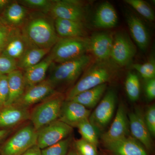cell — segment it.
Segmentation results:
<instances>
[{"mask_svg":"<svg viewBox=\"0 0 155 155\" xmlns=\"http://www.w3.org/2000/svg\"><path fill=\"white\" fill-rule=\"evenodd\" d=\"M54 22L49 14L30 11L21 31L33 46L51 49L59 38Z\"/></svg>","mask_w":155,"mask_h":155,"instance_id":"cell-1","label":"cell"},{"mask_svg":"<svg viewBox=\"0 0 155 155\" xmlns=\"http://www.w3.org/2000/svg\"><path fill=\"white\" fill-rule=\"evenodd\" d=\"M117 67L109 60L97 61L90 65L80 79L67 92L65 101H70L82 92L106 83L115 75Z\"/></svg>","mask_w":155,"mask_h":155,"instance_id":"cell-2","label":"cell"},{"mask_svg":"<svg viewBox=\"0 0 155 155\" xmlns=\"http://www.w3.org/2000/svg\"><path fill=\"white\" fill-rule=\"evenodd\" d=\"M92 58L87 54L72 61L59 64L51 69L46 79L54 89L74 83L91 64Z\"/></svg>","mask_w":155,"mask_h":155,"instance_id":"cell-3","label":"cell"},{"mask_svg":"<svg viewBox=\"0 0 155 155\" xmlns=\"http://www.w3.org/2000/svg\"><path fill=\"white\" fill-rule=\"evenodd\" d=\"M88 51L89 39L87 38H59L48 54L53 63L59 64L75 60Z\"/></svg>","mask_w":155,"mask_h":155,"instance_id":"cell-4","label":"cell"},{"mask_svg":"<svg viewBox=\"0 0 155 155\" xmlns=\"http://www.w3.org/2000/svg\"><path fill=\"white\" fill-rule=\"evenodd\" d=\"M64 101L63 95L56 92L34 108L29 119L35 130L38 131L58 120Z\"/></svg>","mask_w":155,"mask_h":155,"instance_id":"cell-5","label":"cell"},{"mask_svg":"<svg viewBox=\"0 0 155 155\" xmlns=\"http://www.w3.org/2000/svg\"><path fill=\"white\" fill-rule=\"evenodd\" d=\"M37 130L32 125L22 127L11 137L2 149V155H21L37 144Z\"/></svg>","mask_w":155,"mask_h":155,"instance_id":"cell-6","label":"cell"},{"mask_svg":"<svg viewBox=\"0 0 155 155\" xmlns=\"http://www.w3.org/2000/svg\"><path fill=\"white\" fill-rule=\"evenodd\" d=\"M54 19H68L83 23L86 19V11L82 2L74 0L53 1L49 12Z\"/></svg>","mask_w":155,"mask_h":155,"instance_id":"cell-7","label":"cell"},{"mask_svg":"<svg viewBox=\"0 0 155 155\" xmlns=\"http://www.w3.org/2000/svg\"><path fill=\"white\" fill-rule=\"evenodd\" d=\"M116 101V93L113 90H110L91 114L89 121L97 131L104 130L110 122L115 111Z\"/></svg>","mask_w":155,"mask_h":155,"instance_id":"cell-8","label":"cell"},{"mask_svg":"<svg viewBox=\"0 0 155 155\" xmlns=\"http://www.w3.org/2000/svg\"><path fill=\"white\" fill-rule=\"evenodd\" d=\"M72 130L73 127L56 120L38 130L37 145L44 149L67 138Z\"/></svg>","mask_w":155,"mask_h":155,"instance_id":"cell-9","label":"cell"},{"mask_svg":"<svg viewBox=\"0 0 155 155\" xmlns=\"http://www.w3.org/2000/svg\"><path fill=\"white\" fill-rule=\"evenodd\" d=\"M135 45L128 35L123 32L116 33L114 37L111 50V61L117 66L124 67L132 61L136 54Z\"/></svg>","mask_w":155,"mask_h":155,"instance_id":"cell-10","label":"cell"},{"mask_svg":"<svg viewBox=\"0 0 155 155\" xmlns=\"http://www.w3.org/2000/svg\"><path fill=\"white\" fill-rule=\"evenodd\" d=\"M55 92L54 87L45 79L25 88L22 95L13 104L28 109L30 106L42 101Z\"/></svg>","mask_w":155,"mask_h":155,"instance_id":"cell-11","label":"cell"},{"mask_svg":"<svg viewBox=\"0 0 155 155\" xmlns=\"http://www.w3.org/2000/svg\"><path fill=\"white\" fill-rule=\"evenodd\" d=\"M91 114V111L82 105L72 101H65L58 120L71 127H76L81 121L88 119Z\"/></svg>","mask_w":155,"mask_h":155,"instance_id":"cell-12","label":"cell"},{"mask_svg":"<svg viewBox=\"0 0 155 155\" xmlns=\"http://www.w3.org/2000/svg\"><path fill=\"white\" fill-rule=\"evenodd\" d=\"M128 122L125 108L120 104L109 130L103 134L102 140L105 145L120 140L127 137Z\"/></svg>","mask_w":155,"mask_h":155,"instance_id":"cell-13","label":"cell"},{"mask_svg":"<svg viewBox=\"0 0 155 155\" xmlns=\"http://www.w3.org/2000/svg\"><path fill=\"white\" fill-rule=\"evenodd\" d=\"M29 11L18 1H12L0 15V21L12 29L21 28Z\"/></svg>","mask_w":155,"mask_h":155,"instance_id":"cell-14","label":"cell"},{"mask_svg":"<svg viewBox=\"0 0 155 155\" xmlns=\"http://www.w3.org/2000/svg\"><path fill=\"white\" fill-rule=\"evenodd\" d=\"M89 39V51L97 61H107L110 59L114 37L109 32L94 34Z\"/></svg>","mask_w":155,"mask_h":155,"instance_id":"cell-15","label":"cell"},{"mask_svg":"<svg viewBox=\"0 0 155 155\" xmlns=\"http://www.w3.org/2000/svg\"><path fill=\"white\" fill-rule=\"evenodd\" d=\"M34 47L21 31V28L13 29L2 54L18 62L30 48Z\"/></svg>","mask_w":155,"mask_h":155,"instance_id":"cell-16","label":"cell"},{"mask_svg":"<svg viewBox=\"0 0 155 155\" xmlns=\"http://www.w3.org/2000/svg\"><path fill=\"white\" fill-rule=\"evenodd\" d=\"M128 118L130 131L134 138L140 142L147 149H151L153 145L151 135L140 111L131 112L128 115Z\"/></svg>","mask_w":155,"mask_h":155,"instance_id":"cell-17","label":"cell"},{"mask_svg":"<svg viewBox=\"0 0 155 155\" xmlns=\"http://www.w3.org/2000/svg\"><path fill=\"white\" fill-rule=\"evenodd\" d=\"M27 108L12 104L0 109V128H9L30 119Z\"/></svg>","mask_w":155,"mask_h":155,"instance_id":"cell-18","label":"cell"},{"mask_svg":"<svg viewBox=\"0 0 155 155\" xmlns=\"http://www.w3.org/2000/svg\"><path fill=\"white\" fill-rule=\"evenodd\" d=\"M105 146L114 155H148L141 145L130 137L108 143Z\"/></svg>","mask_w":155,"mask_h":155,"instance_id":"cell-19","label":"cell"},{"mask_svg":"<svg viewBox=\"0 0 155 155\" xmlns=\"http://www.w3.org/2000/svg\"><path fill=\"white\" fill-rule=\"evenodd\" d=\"M126 21L136 43L142 51H145L150 42L149 33L145 25L138 17L130 13L126 15Z\"/></svg>","mask_w":155,"mask_h":155,"instance_id":"cell-20","label":"cell"},{"mask_svg":"<svg viewBox=\"0 0 155 155\" xmlns=\"http://www.w3.org/2000/svg\"><path fill=\"white\" fill-rule=\"evenodd\" d=\"M56 33L59 38L85 37L86 31L84 23L60 18L54 19Z\"/></svg>","mask_w":155,"mask_h":155,"instance_id":"cell-21","label":"cell"},{"mask_svg":"<svg viewBox=\"0 0 155 155\" xmlns=\"http://www.w3.org/2000/svg\"><path fill=\"white\" fill-rule=\"evenodd\" d=\"M53 63L48 54L38 64L24 71L23 76L25 89L45 80L47 72Z\"/></svg>","mask_w":155,"mask_h":155,"instance_id":"cell-22","label":"cell"},{"mask_svg":"<svg viewBox=\"0 0 155 155\" xmlns=\"http://www.w3.org/2000/svg\"><path fill=\"white\" fill-rule=\"evenodd\" d=\"M118 22V15L114 7L110 3L106 2L97 9L93 24L97 28H109L115 27Z\"/></svg>","mask_w":155,"mask_h":155,"instance_id":"cell-23","label":"cell"},{"mask_svg":"<svg viewBox=\"0 0 155 155\" xmlns=\"http://www.w3.org/2000/svg\"><path fill=\"white\" fill-rule=\"evenodd\" d=\"M9 96L6 106L11 105L19 99L25 90L23 72L17 69L7 75Z\"/></svg>","mask_w":155,"mask_h":155,"instance_id":"cell-24","label":"cell"},{"mask_svg":"<svg viewBox=\"0 0 155 155\" xmlns=\"http://www.w3.org/2000/svg\"><path fill=\"white\" fill-rule=\"evenodd\" d=\"M107 87V84H103L81 93L70 101L78 103L87 109L94 107L104 94Z\"/></svg>","mask_w":155,"mask_h":155,"instance_id":"cell-25","label":"cell"},{"mask_svg":"<svg viewBox=\"0 0 155 155\" xmlns=\"http://www.w3.org/2000/svg\"><path fill=\"white\" fill-rule=\"evenodd\" d=\"M51 50L35 47L30 48L17 62L18 69L24 71L38 64L45 56L49 54Z\"/></svg>","mask_w":155,"mask_h":155,"instance_id":"cell-26","label":"cell"},{"mask_svg":"<svg viewBox=\"0 0 155 155\" xmlns=\"http://www.w3.org/2000/svg\"><path fill=\"white\" fill-rule=\"evenodd\" d=\"M125 88L128 98L132 101H136L139 98L140 92V82L137 75L129 72L126 77Z\"/></svg>","mask_w":155,"mask_h":155,"instance_id":"cell-27","label":"cell"},{"mask_svg":"<svg viewBox=\"0 0 155 155\" xmlns=\"http://www.w3.org/2000/svg\"><path fill=\"white\" fill-rule=\"evenodd\" d=\"M82 138L96 147L98 143L97 130L89 121L88 119L81 121L77 127Z\"/></svg>","mask_w":155,"mask_h":155,"instance_id":"cell-28","label":"cell"},{"mask_svg":"<svg viewBox=\"0 0 155 155\" xmlns=\"http://www.w3.org/2000/svg\"><path fill=\"white\" fill-rule=\"evenodd\" d=\"M124 2L146 19L150 21H154V12L146 2L143 0H125Z\"/></svg>","mask_w":155,"mask_h":155,"instance_id":"cell-29","label":"cell"},{"mask_svg":"<svg viewBox=\"0 0 155 155\" xmlns=\"http://www.w3.org/2000/svg\"><path fill=\"white\" fill-rule=\"evenodd\" d=\"M18 2L29 11L49 14L53 1L49 0H20Z\"/></svg>","mask_w":155,"mask_h":155,"instance_id":"cell-30","label":"cell"},{"mask_svg":"<svg viewBox=\"0 0 155 155\" xmlns=\"http://www.w3.org/2000/svg\"><path fill=\"white\" fill-rule=\"evenodd\" d=\"M71 137H68L41 150V155H67L71 143Z\"/></svg>","mask_w":155,"mask_h":155,"instance_id":"cell-31","label":"cell"},{"mask_svg":"<svg viewBox=\"0 0 155 155\" xmlns=\"http://www.w3.org/2000/svg\"><path fill=\"white\" fill-rule=\"evenodd\" d=\"M132 67L146 80L155 78V61L153 56L145 63L142 64H135Z\"/></svg>","mask_w":155,"mask_h":155,"instance_id":"cell-32","label":"cell"},{"mask_svg":"<svg viewBox=\"0 0 155 155\" xmlns=\"http://www.w3.org/2000/svg\"><path fill=\"white\" fill-rule=\"evenodd\" d=\"M18 69L17 62L4 55L0 54V74L8 75Z\"/></svg>","mask_w":155,"mask_h":155,"instance_id":"cell-33","label":"cell"},{"mask_svg":"<svg viewBox=\"0 0 155 155\" xmlns=\"http://www.w3.org/2000/svg\"><path fill=\"white\" fill-rule=\"evenodd\" d=\"M76 151L81 155H97L96 147L83 139L75 142Z\"/></svg>","mask_w":155,"mask_h":155,"instance_id":"cell-34","label":"cell"},{"mask_svg":"<svg viewBox=\"0 0 155 155\" xmlns=\"http://www.w3.org/2000/svg\"><path fill=\"white\" fill-rule=\"evenodd\" d=\"M8 96V76L0 74V109L5 106Z\"/></svg>","mask_w":155,"mask_h":155,"instance_id":"cell-35","label":"cell"},{"mask_svg":"<svg viewBox=\"0 0 155 155\" xmlns=\"http://www.w3.org/2000/svg\"><path fill=\"white\" fill-rule=\"evenodd\" d=\"M145 122L151 135H155V106L152 105L147 110L144 117Z\"/></svg>","mask_w":155,"mask_h":155,"instance_id":"cell-36","label":"cell"},{"mask_svg":"<svg viewBox=\"0 0 155 155\" xmlns=\"http://www.w3.org/2000/svg\"><path fill=\"white\" fill-rule=\"evenodd\" d=\"M13 29L0 21V54L2 52Z\"/></svg>","mask_w":155,"mask_h":155,"instance_id":"cell-37","label":"cell"},{"mask_svg":"<svg viewBox=\"0 0 155 155\" xmlns=\"http://www.w3.org/2000/svg\"><path fill=\"white\" fill-rule=\"evenodd\" d=\"M145 85V92L148 99L152 100L155 98V78L148 80Z\"/></svg>","mask_w":155,"mask_h":155,"instance_id":"cell-38","label":"cell"},{"mask_svg":"<svg viewBox=\"0 0 155 155\" xmlns=\"http://www.w3.org/2000/svg\"><path fill=\"white\" fill-rule=\"evenodd\" d=\"M21 155H41V150L37 145H35Z\"/></svg>","mask_w":155,"mask_h":155,"instance_id":"cell-39","label":"cell"},{"mask_svg":"<svg viewBox=\"0 0 155 155\" xmlns=\"http://www.w3.org/2000/svg\"><path fill=\"white\" fill-rule=\"evenodd\" d=\"M12 1L0 0V15Z\"/></svg>","mask_w":155,"mask_h":155,"instance_id":"cell-40","label":"cell"},{"mask_svg":"<svg viewBox=\"0 0 155 155\" xmlns=\"http://www.w3.org/2000/svg\"><path fill=\"white\" fill-rule=\"evenodd\" d=\"M10 133V130L7 129L0 130V142L2 141Z\"/></svg>","mask_w":155,"mask_h":155,"instance_id":"cell-41","label":"cell"},{"mask_svg":"<svg viewBox=\"0 0 155 155\" xmlns=\"http://www.w3.org/2000/svg\"><path fill=\"white\" fill-rule=\"evenodd\" d=\"M67 155H78V153L77 151L75 150H72L70 151Z\"/></svg>","mask_w":155,"mask_h":155,"instance_id":"cell-42","label":"cell"},{"mask_svg":"<svg viewBox=\"0 0 155 155\" xmlns=\"http://www.w3.org/2000/svg\"><path fill=\"white\" fill-rule=\"evenodd\" d=\"M78 155H81L80 154H79V153H78Z\"/></svg>","mask_w":155,"mask_h":155,"instance_id":"cell-43","label":"cell"}]
</instances>
